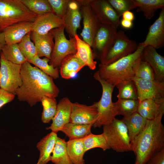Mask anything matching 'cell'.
Returning <instances> with one entry per match:
<instances>
[{"instance_id":"11","label":"cell","mask_w":164,"mask_h":164,"mask_svg":"<svg viewBox=\"0 0 164 164\" xmlns=\"http://www.w3.org/2000/svg\"><path fill=\"white\" fill-rule=\"evenodd\" d=\"M117 31L113 26L101 24L92 47L95 57L100 60L105 55L112 44Z\"/></svg>"},{"instance_id":"4","label":"cell","mask_w":164,"mask_h":164,"mask_svg":"<svg viewBox=\"0 0 164 164\" xmlns=\"http://www.w3.org/2000/svg\"><path fill=\"white\" fill-rule=\"evenodd\" d=\"M37 16L20 0H0V32L7 27L19 22H33Z\"/></svg>"},{"instance_id":"6","label":"cell","mask_w":164,"mask_h":164,"mask_svg":"<svg viewBox=\"0 0 164 164\" xmlns=\"http://www.w3.org/2000/svg\"><path fill=\"white\" fill-rule=\"evenodd\" d=\"M103 126L102 133L110 148L119 152L131 151L127 128L121 120L115 118L111 122Z\"/></svg>"},{"instance_id":"26","label":"cell","mask_w":164,"mask_h":164,"mask_svg":"<svg viewBox=\"0 0 164 164\" xmlns=\"http://www.w3.org/2000/svg\"><path fill=\"white\" fill-rule=\"evenodd\" d=\"M76 40L77 53L79 58L91 70L95 69L97 64L91 47L81 39L77 34L75 36Z\"/></svg>"},{"instance_id":"29","label":"cell","mask_w":164,"mask_h":164,"mask_svg":"<svg viewBox=\"0 0 164 164\" xmlns=\"http://www.w3.org/2000/svg\"><path fill=\"white\" fill-rule=\"evenodd\" d=\"M93 125L81 124L69 122L65 125L60 131L69 138V140L83 138L91 133Z\"/></svg>"},{"instance_id":"28","label":"cell","mask_w":164,"mask_h":164,"mask_svg":"<svg viewBox=\"0 0 164 164\" xmlns=\"http://www.w3.org/2000/svg\"><path fill=\"white\" fill-rule=\"evenodd\" d=\"M68 154L73 164H85L83 159L86 152L83 138L69 140L67 142Z\"/></svg>"},{"instance_id":"47","label":"cell","mask_w":164,"mask_h":164,"mask_svg":"<svg viewBox=\"0 0 164 164\" xmlns=\"http://www.w3.org/2000/svg\"><path fill=\"white\" fill-rule=\"evenodd\" d=\"M134 164H137L135 162Z\"/></svg>"},{"instance_id":"33","label":"cell","mask_w":164,"mask_h":164,"mask_svg":"<svg viewBox=\"0 0 164 164\" xmlns=\"http://www.w3.org/2000/svg\"><path fill=\"white\" fill-rule=\"evenodd\" d=\"M83 142L86 152L96 148L104 151L110 149L103 133L95 135L91 133L83 138Z\"/></svg>"},{"instance_id":"32","label":"cell","mask_w":164,"mask_h":164,"mask_svg":"<svg viewBox=\"0 0 164 164\" xmlns=\"http://www.w3.org/2000/svg\"><path fill=\"white\" fill-rule=\"evenodd\" d=\"M118 93V99H133L138 100L137 91L132 80L121 82L116 85Z\"/></svg>"},{"instance_id":"22","label":"cell","mask_w":164,"mask_h":164,"mask_svg":"<svg viewBox=\"0 0 164 164\" xmlns=\"http://www.w3.org/2000/svg\"><path fill=\"white\" fill-rule=\"evenodd\" d=\"M30 38L34 44L37 55L40 58L44 56L50 60L54 45L51 32H50L44 35H39L31 31Z\"/></svg>"},{"instance_id":"21","label":"cell","mask_w":164,"mask_h":164,"mask_svg":"<svg viewBox=\"0 0 164 164\" xmlns=\"http://www.w3.org/2000/svg\"><path fill=\"white\" fill-rule=\"evenodd\" d=\"M137 111L146 119L153 120L164 114V99L144 100L139 102Z\"/></svg>"},{"instance_id":"17","label":"cell","mask_w":164,"mask_h":164,"mask_svg":"<svg viewBox=\"0 0 164 164\" xmlns=\"http://www.w3.org/2000/svg\"><path fill=\"white\" fill-rule=\"evenodd\" d=\"M82 17L80 6L77 0H70L62 18L65 29L69 37H74L80 26Z\"/></svg>"},{"instance_id":"13","label":"cell","mask_w":164,"mask_h":164,"mask_svg":"<svg viewBox=\"0 0 164 164\" xmlns=\"http://www.w3.org/2000/svg\"><path fill=\"white\" fill-rule=\"evenodd\" d=\"M88 2L101 24L118 28L120 17L107 0H88Z\"/></svg>"},{"instance_id":"40","label":"cell","mask_w":164,"mask_h":164,"mask_svg":"<svg viewBox=\"0 0 164 164\" xmlns=\"http://www.w3.org/2000/svg\"><path fill=\"white\" fill-rule=\"evenodd\" d=\"M119 17L127 11L135 9L132 0H107Z\"/></svg>"},{"instance_id":"41","label":"cell","mask_w":164,"mask_h":164,"mask_svg":"<svg viewBox=\"0 0 164 164\" xmlns=\"http://www.w3.org/2000/svg\"><path fill=\"white\" fill-rule=\"evenodd\" d=\"M53 12L62 19L70 0H48Z\"/></svg>"},{"instance_id":"39","label":"cell","mask_w":164,"mask_h":164,"mask_svg":"<svg viewBox=\"0 0 164 164\" xmlns=\"http://www.w3.org/2000/svg\"><path fill=\"white\" fill-rule=\"evenodd\" d=\"M30 33L31 32L27 34L18 43L20 50L28 61L37 55L34 44L31 40Z\"/></svg>"},{"instance_id":"15","label":"cell","mask_w":164,"mask_h":164,"mask_svg":"<svg viewBox=\"0 0 164 164\" xmlns=\"http://www.w3.org/2000/svg\"><path fill=\"white\" fill-rule=\"evenodd\" d=\"M144 47L148 46L156 49L164 45V8L161 9L158 18L150 26L145 40L141 43Z\"/></svg>"},{"instance_id":"16","label":"cell","mask_w":164,"mask_h":164,"mask_svg":"<svg viewBox=\"0 0 164 164\" xmlns=\"http://www.w3.org/2000/svg\"><path fill=\"white\" fill-rule=\"evenodd\" d=\"M73 103L67 97L61 99L57 104L56 114L50 126L46 128L57 133L70 122Z\"/></svg>"},{"instance_id":"9","label":"cell","mask_w":164,"mask_h":164,"mask_svg":"<svg viewBox=\"0 0 164 164\" xmlns=\"http://www.w3.org/2000/svg\"><path fill=\"white\" fill-rule=\"evenodd\" d=\"M21 65L14 64L6 59L0 53V88L15 95L22 84Z\"/></svg>"},{"instance_id":"8","label":"cell","mask_w":164,"mask_h":164,"mask_svg":"<svg viewBox=\"0 0 164 164\" xmlns=\"http://www.w3.org/2000/svg\"><path fill=\"white\" fill-rule=\"evenodd\" d=\"M138 44L130 39L124 32L117 31L115 38L107 52L100 60V64L107 65L134 52L137 49Z\"/></svg>"},{"instance_id":"30","label":"cell","mask_w":164,"mask_h":164,"mask_svg":"<svg viewBox=\"0 0 164 164\" xmlns=\"http://www.w3.org/2000/svg\"><path fill=\"white\" fill-rule=\"evenodd\" d=\"M51 155L50 161L54 164H73L67 149V142L57 136Z\"/></svg>"},{"instance_id":"24","label":"cell","mask_w":164,"mask_h":164,"mask_svg":"<svg viewBox=\"0 0 164 164\" xmlns=\"http://www.w3.org/2000/svg\"><path fill=\"white\" fill-rule=\"evenodd\" d=\"M121 120L127 128L131 144L144 129L147 121L137 111Z\"/></svg>"},{"instance_id":"2","label":"cell","mask_w":164,"mask_h":164,"mask_svg":"<svg viewBox=\"0 0 164 164\" xmlns=\"http://www.w3.org/2000/svg\"><path fill=\"white\" fill-rule=\"evenodd\" d=\"M164 114L147 120L144 129L131 143V151L135 155L137 164H146L155 154L164 149Z\"/></svg>"},{"instance_id":"5","label":"cell","mask_w":164,"mask_h":164,"mask_svg":"<svg viewBox=\"0 0 164 164\" xmlns=\"http://www.w3.org/2000/svg\"><path fill=\"white\" fill-rule=\"evenodd\" d=\"M93 77L99 82L102 88L100 99L98 102H94L98 111L97 118L93 126L95 128L111 123L118 114L112 99V93L115 87L101 79L97 71L94 74Z\"/></svg>"},{"instance_id":"46","label":"cell","mask_w":164,"mask_h":164,"mask_svg":"<svg viewBox=\"0 0 164 164\" xmlns=\"http://www.w3.org/2000/svg\"><path fill=\"white\" fill-rule=\"evenodd\" d=\"M5 44L4 38V34L3 32H0V52Z\"/></svg>"},{"instance_id":"45","label":"cell","mask_w":164,"mask_h":164,"mask_svg":"<svg viewBox=\"0 0 164 164\" xmlns=\"http://www.w3.org/2000/svg\"><path fill=\"white\" fill-rule=\"evenodd\" d=\"M120 24L123 27L126 29L131 28L133 25L132 21L123 19L120 21Z\"/></svg>"},{"instance_id":"19","label":"cell","mask_w":164,"mask_h":164,"mask_svg":"<svg viewBox=\"0 0 164 164\" xmlns=\"http://www.w3.org/2000/svg\"><path fill=\"white\" fill-rule=\"evenodd\" d=\"M33 22H23L7 27L3 30L5 44H18L31 32Z\"/></svg>"},{"instance_id":"18","label":"cell","mask_w":164,"mask_h":164,"mask_svg":"<svg viewBox=\"0 0 164 164\" xmlns=\"http://www.w3.org/2000/svg\"><path fill=\"white\" fill-rule=\"evenodd\" d=\"M64 25L62 19L53 12H50L37 16L33 22L32 31L39 35H44Z\"/></svg>"},{"instance_id":"12","label":"cell","mask_w":164,"mask_h":164,"mask_svg":"<svg viewBox=\"0 0 164 164\" xmlns=\"http://www.w3.org/2000/svg\"><path fill=\"white\" fill-rule=\"evenodd\" d=\"M139 102L146 99H164V82L133 77Z\"/></svg>"},{"instance_id":"44","label":"cell","mask_w":164,"mask_h":164,"mask_svg":"<svg viewBox=\"0 0 164 164\" xmlns=\"http://www.w3.org/2000/svg\"><path fill=\"white\" fill-rule=\"evenodd\" d=\"M122 19L132 21L134 19V15L133 12L130 11L125 12L122 15Z\"/></svg>"},{"instance_id":"20","label":"cell","mask_w":164,"mask_h":164,"mask_svg":"<svg viewBox=\"0 0 164 164\" xmlns=\"http://www.w3.org/2000/svg\"><path fill=\"white\" fill-rule=\"evenodd\" d=\"M142 59L147 62L153 70L156 79L164 82V57L154 47H145Z\"/></svg>"},{"instance_id":"31","label":"cell","mask_w":164,"mask_h":164,"mask_svg":"<svg viewBox=\"0 0 164 164\" xmlns=\"http://www.w3.org/2000/svg\"><path fill=\"white\" fill-rule=\"evenodd\" d=\"M1 52L6 59L14 64L21 65L27 61L18 44H5Z\"/></svg>"},{"instance_id":"1","label":"cell","mask_w":164,"mask_h":164,"mask_svg":"<svg viewBox=\"0 0 164 164\" xmlns=\"http://www.w3.org/2000/svg\"><path fill=\"white\" fill-rule=\"evenodd\" d=\"M22 84L15 95L21 101H26L32 107L41 102L43 97L56 98L60 90L53 79L26 61L21 65Z\"/></svg>"},{"instance_id":"27","label":"cell","mask_w":164,"mask_h":164,"mask_svg":"<svg viewBox=\"0 0 164 164\" xmlns=\"http://www.w3.org/2000/svg\"><path fill=\"white\" fill-rule=\"evenodd\" d=\"M137 12H142L145 19H150L158 9L164 8V0H132Z\"/></svg>"},{"instance_id":"36","label":"cell","mask_w":164,"mask_h":164,"mask_svg":"<svg viewBox=\"0 0 164 164\" xmlns=\"http://www.w3.org/2000/svg\"><path fill=\"white\" fill-rule=\"evenodd\" d=\"M134 77L153 80L156 79L153 70L149 64L142 59V57L135 64L134 67Z\"/></svg>"},{"instance_id":"35","label":"cell","mask_w":164,"mask_h":164,"mask_svg":"<svg viewBox=\"0 0 164 164\" xmlns=\"http://www.w3.org/2000/svg\"><path fill=\"white\" fill-rule=\"evenodd\" d=\"M41 102L43 107L42 121L44 123H48L56 114L57 104L56 99L55 98L44 96Z\"/></svg>"},{"instance_id":"34","label":"cell","mask_w":164,"mask_h":164,"mask_svg":"<svg viewBox=\"0 0 164 164\" xmlns=\"http://www.w3.org/2000/svg\"><path fill=\"white\" fill-rule=\"evenodd\" d=\"M20 1L30 11L38 16L53 12L48 0Z\"/></svg>"},{"instance_id":"14","label":"cell","mask_w":164,"mask_h":164,"mask_svg":"<svg viewBox=\"0 0 164 164\" xmlns=\"http://www.w3.org/2000/svg\"><path fill=\"white\" fill-rule=\"evenodd\" d=\"M97 117L98 111L94 102L90 105L73 103L70 122L93 125Z\"/></svg>"},{"instance_id":"25","label":"cell","mask_w":164,"mask_h":164,"mask_svg":"<svg viewBox=\"0 0 164 164\" xmlns=\"http://www.w3.org/2000/svg\"><path fill=\"white\" fill-rule=\"evenodd\" d=\"M57 136V133L51 132L44 137L37 144L40 152L39 156L36 164H46L50 161Z\"/></svg>"},{"instance_id":"7","label":"cell","mask_w":164,"mask_h":164,"mask_svg":"<svg viewBox=\"0 0 164 164\" xmlns=\"http://www.w3.org/2000/svg\"><path fill=\"white\" fill-rule=\"evenodd\" d=\"M64 26H63L50 31L53 35L54 42L49 64L54 68L60 67L62 60L67 56L77 53L75 37H69V39H67L64 34Z\"/></svg>"},{"instance_id":"42","label":"cell","mask_w":164,"mask_h":164,"mask_svg":"<svg viewBox=\"0 0 164 164\" xmlns=\"http://www.w3.org/2000/svg\"><path fill=\"white\" fill-rule=\"evenodd\" d=\"M15 97V95L0 88V108L12 101Z\"/></svg>"},{"instance_id":"23","label":"cell","mask_w":164,"mask_h":164,"mask_svg":"<svg viewBox=\"0 0 164 164\" xmlns=\"http://www.w3.org/2000/svg\"><path fill=\"white\" fill-rule=\"evenodd\" d=\"M84 63L76 54H70L62 60L59 70L61 77L68 79L74 77L82 68Z\"/></svg>"},{"instance_id":"37","label":"cell","mask_w":164,"mask_h":164,"mask_svg":"<svg viewBox=\"0 0 164 164\" xmlns=\"http://www.w3.org/2000/svg\"><path fill=\"white\" fill-rule=\"evenodd\" d=\"M50 61V59L47 58L45 57L41 59L36 55L33 59L28 62L53 79H56L59 77L58 68H54L50 65L48 63Z\"/></svg>"},{"instance_id":"38","label":"cell","mask_w":164,"mask_h":164,"mask_svg":"<svg viewBox=\"0 0 164 164\" xmlns=\"http://www.w3.org/2000/svg\"><path fill=\"white\" fill-rule=\"evenodd\" d=\"M114 104L118 115L127 117L137 111L139 101L137 100L133 99H118Z\"/></svg>"},{"instance_id":"3","label":"cell","mask_w":164,"mask_h":164,"mask_svg":"<svg viewBox=\"0 0 164 164\" xmlns=\"http://www.w3.org/2000/svg\"><path fill=\"white\" fill-rule=\"evenodd\" d=\"M145 47L141 43L132 53L110 64H100L97 70L100 77L114 86L123 81L132 80L134 77L135 64L142 58Z\"/></svg>"},{"instance_id":"10","label":"cell","mask_w":164,"mask_h":164,"mask_svg":"<svg viewBox=\"0 0 164 164\" xmlns=\"http://www.w3.org/2000/svg\"><path fill=\"white\" fill-rule=\"evenodd\" d=\"M79 4L83 27L80 35L83 40L92 47L96 33L101 23L91 8L88 0H77Z\"/></svg>"},{"instance_id":"43","label":"cell","mask_w":164,"mask_h":164,"mask_svg":"<svg viewBox=\"0 0 164 164\" xmlns=\"http://www.w3.org/2000/svg\"><path fill=\"white\" fill-rule=\"evenodd\" d=\"M146 164H164V149L155 154Z\"/></svg>"}]
</instances>
